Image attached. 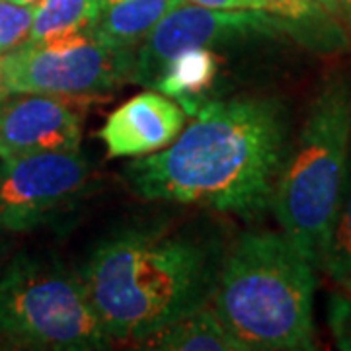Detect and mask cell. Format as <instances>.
Listing matches in <instances>:
<instances>
[{"label":"cell","instance_id":"1","mask_svg":"<svg viewBox=\"0 0 351 351\" xmlns=\"http://www.w3.org/2000/svg\"><path fill=\"white\" fill-rule=\"evenodd\" d=\"M180 138L125 166L129 188L240 217L262 215L289 154L285 108L271 98L207 100Z\"/></svg>","mask_w":351,"mask_h":351},{"label":"cell","instance_id":"2","mask_svg":"<svg viewBox=\"0 0 351 351\" xmlns=\"http://www.w3.org/2000/svg\"><path fill=\"white\" fill-rule=\"evenodd\" d=\"M221 254L211 240L166 228L104 239L80 269L88 299L113 341H143L213 299Z\"/></svg>","mask_w":351,"mask_h":351},{"label":"cell","instance_id":"3","mask_svg":"<svg viewBox=\"0 0 351 351\" xmlns=\"http://www.w3.org/2000/svg\"><path fill=\"white\" fill-rule=\"evenodd\" d=\"M314 271L285 234L246 232L221 263L215 313L242 351L314 350Z\"/></svg>","mask_w":351,"mask_h":351},{"label":"cell","instance_id":"4","mask_svg":"<svg viewBox=\"0 0 351 351\" xmlns=\"http://www.w3.org/2000/svg\"><path fill=\"white\" fill-rule=\"evenodd\" d=\"M350 152L351 82L334 73L314 96L271 199L283 234L314 269H322L350 174Z\"/></svg>","mask_w":351,"mask_h":351},{"label":"cell","instance_id":"5","mask_svg":"<svg viewBox=\"0 0 351 351\" xmlns=\"http://www.w3.org/2000/svg\"><path fill=\"white\" fill-rule=\"evenodd\" d=\"M0 341L49 351H100L113 343L80 276L32 252H18L0 274Z\"/></svg>","mask_w":351,"mask_h":351},{"label":"cell","instance_id":"6","mask_svg":"<svg viewBox=\"0 0 351 351\" xmlns=\"http://www.w3.org/2000/svg\"><path fill=\"white\" fill-rule=\"evenodd\" d=\"M133 49L106 45L90 29L0 55L6 94L88 98L110 94L133 75Z\"/></svg>","mask_w":351,"mask_h":351},{"label":"cell","instance_id":"7","mask_svg":"<svg viewBox=\"0 0 351 351\" xmlns=\"http://www.w3.org/2000/svg\"><path fill=\"white\" fill-rule=\"evenodd\" d=\"M92 166L80 151L0 160V223L29 232L69 213L86 195Z\"/></svg>","mask_w":351,"mask_h":351},{"label":"cell","instance_id":"8","mask_svg":"<svg viewBox=\"0 0 351 351\" xmlns=\"http://www.w3.org/2000/svg\"><path fill=\"white\" fill-rule=\"evenodd\" d=\"M287 34L297 41L295 27L265 10H217L182 2L154 25L135 53L131 82L152 88L178 53L213 47L250 36Z\"/></svg>","mask_w":351,"mask_h":351},{"label":"cell","instance_id":"9","mask_svg":"<svg viewBox=\"0 0 351 351\" xmlns=\"http://www.w3.org/2000/svg\"><path fill=\"white\" fill-rule=\"evenodd\" d=\"M82 113L69 98L6 94L0 98V160L39 152L80 151Z\"/></svg>","mask_w":351,"mask_h":351},{"label":"cell","instance_id":"10","mask_svg":"<svg viewBox=\"0 0 351 351\" xmlns=\"http://www.w3.org/2000/svg\"><path fill=\"white\" fill-rule=\"evenodd\" d=\"M188 113L156 90L119 106L101 127L100 137L112 158L145 156L172 145L184 131Z\"/></svg>","mask_w":351,"mask_h":351},{"label":"cell","instance_id":"11","mask_svg":"<svg viewBox=\"0 0 351 351\" xmlns=\"http://www.w3.org/2000/svg\"><path fill=\"white\" fill-rule=\"evenodd\" d=\"M186 0H100L92 34L115 49H133L170 10Z\"/></svg>","mask_w":351,"mask_h":351},{"label":"cell","instance_id":"12","mask_svg":"<svg viewBox=\"0 0 351 351\" xmlns=\"http://www.w3.org/2000/svg\"><path fill=\"white\" fill-rule=\"evenodd\" d=\"M221 59L211 47H193L178 53L166 64L152 90L174 98L188 115H195L207 101L205 94L213 86Z\"/></svg>","mask_w":351,"mask_h":351},{"label":"cell","instance_id":"13","mask_svg":"<svg viewBox=\"0 0 351 351\" xmlns=\"http://www.w3.org/2000/svg\"><path fill=\"white\" fill-rule=\"evenodd\" d=\"M143 350L164 351H242L230 336L215 308L203 306L195 313L178 318L156 334L138 341Z\"/></svg>","mask_w":351,"mask_h":351},{"label":"cell","instance_id":"14","mask_svg":"<svg viewBox=\"0 0 351 351\" xmlns=\"http://www.w3.org/2000/svg\"><path fill=\"white\" fill-rule=\"evenodd\" d=\"M265 10L283 18L295 27L297 41L318 51V53H338L348 47V36L316 0H263Z\"/></svg>","mask_w":351,"mask_h":351},{"label":"cell","instance_id":"15","mask_svg":"<svg viewBox=\"0 0 351 351\" xmlns=\"http://www.w3.org/2000/svg\"><path fill=\"white\" fill-rule=\"evenodd\" d=\"M100 8V0H41L34 6V24L25 43L92 29Z\"/></svg>","mask_w":351,"mask_h":351},{"label":"cell","instance_id":"16","mask_svg":"<svg viewBox=\"0 0 351 351\" xmlns=\"http://www.w3.org/2000/svg\"><path fill=\"white\" fill-rule=\"evenodd\" d=\"M322 269L338 285L339 291L351 295V168L339 201Z\"/></svg>","mask_w":351,"mask_h":351},{"label":"cell","instance_id":"17","mask_svg":"<svg viewBox=\"0 0 351 351\" xmlns=\"http://www.w3.org/2000/svg\"><path fill=\"white\" fill-rule=\"evenodd\" d=\"M34 24V6H22L12 0H0V55L22 47L29 39Z\"/></svg>","mask_w":351,"mask_h":351},{"label":"cell","instance_id":"18","mask_svg":"<svg viewBox=\"0 0 351 351\" xmlns=\"http://www.w3.org/2000/svg\"><path fill=\"white\" fill-rule=\"evenodd\" d=\"M328 326L339 350L351 351V295L338 291L328 301Z\"/></svg>","mask_w":351,"mask_h":351},{"label":"cell","instance_id":"19","mask_svg":"<svg viewBox=\"0 0 351 351\" xmlns=\"http://www.w3.org/2000/svg\"><path fill=\"white\" fill-rule=\"evenodd\" d=\"M189 2L217 10H265L263 0H189Z\"/></svg>","mask_w":351,"mask_h":351},{"label":"cell","instance_id":"20","mask_svg":"<svg viewBox=\"0 0 351 351\" xmlns=\"http://www.w3.org/2000/svg\"><path fill=\"white\" fill-rule=\"evenodd\" d=\"M328 14H332V16H338V12H341V8H339V0H316Z\"/></svg>","mask_w":351,"mask_h":351},{"label":"cell","instance_id":"21","mask_svg":"<svg viewBox=\"0 0 351 351\" xmlns=\"http://www.w3.org/2000/svg\"><path fill=\"white\" fill-rule=\"evenodd\" d=\"M339 8L346 12V18H348V24H350L351 29V0H339Z\"/></svg>","mask_w":351,"mask_h":351},{"label":"cell","instance_id":"22","mask_svg":"<svg viewBox=\"0 0 351 351\" xmlns=\"http://www.w3.org/2000/svg\"><path fill=\"white\" fill-rule=\"evenodd\" d=\"M6 228L2 226V223H0V260H2V256H4V252H6Z\"/></svg>","mask_w":351,"mask_h":351},{"label":"cell","instance_id":"23","mask_svg":"<svg viewBox=\"0 0 351 351\" xmlns=\"http://www.w3.org/2000/svg\"><path fill=\"white\" fill-rule=\"evenodd\" d=\"M12 2H16V4H22V6H36V4H39L41 0H12Z\"/></svg>","mask_w":351,"mask_h":351},{"label":"cell","instance_id":"24","mask_svg":"<svg viewBox=\"0 0 351 351\" xmlns=\"http://www.w3.org/2000/svg\"><path fill=\"white\" fill-rule=\"evenodd\" d=\"M2 96H6V92H4V76H2V63H0V98Z\"/></svg>","mask_w":351,"mask_h":351}]
</instances>
